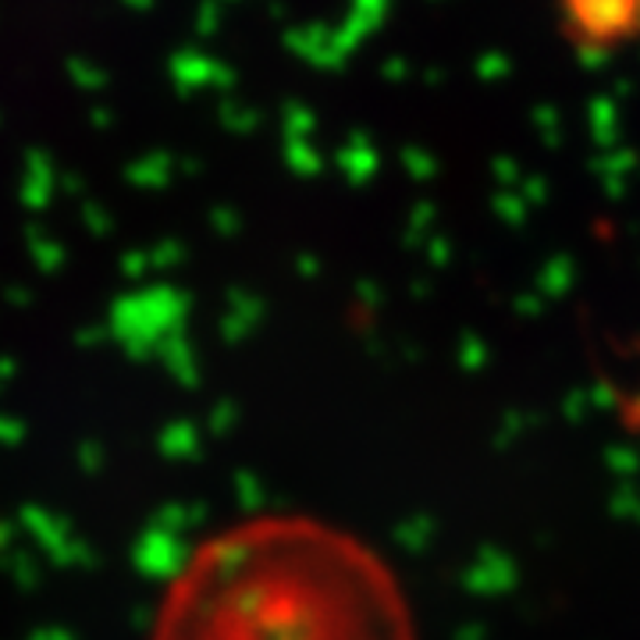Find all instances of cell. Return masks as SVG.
I'll return each mask as SVG.
<instances>
[{
    "instance_id": "1",
    "label": "cell",
    "mask_w": 640,
    "mask_h": 640,
    "mask_svg": "<svg viewBox=\"0 0 640 640\" xmlns=\"http://www.w3.org/2000/svg\"><path fill=\"white\" fill-rule=\"evenodd\" d=\"M150 640H417L395 573L310 516H256L200 545Z\"/></svg>"
},
{
    "instance_id": "2",
    "label": "cell",
    "mask_w": 640,
    "mask_h": 640,
    "mask_svg": "<svg viewBox=\"0 0 640 640\" xmlns=\"http://www.w3.org/2000/svg\"><path fill=\"white\" fill-rule=\"evenodd\" d=\"M576 36L587 43H616L640 29V0H566Z\"/></svg>"
}]
</instances>
